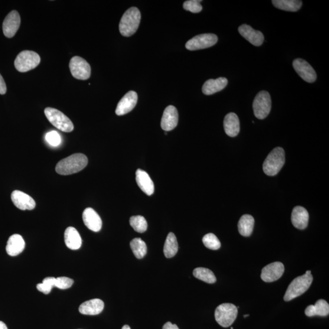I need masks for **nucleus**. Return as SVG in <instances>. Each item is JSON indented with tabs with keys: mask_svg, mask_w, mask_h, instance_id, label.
I'll list each match as a JSON object with an SVG mask.
<instances>
[{
	"mask_svg": "<svg viewBox=\"0 0 329 329\" xmlns=\"http://www.w3.org/2000/svg\"><path fill=\"white\" fill-rule=\"evenodd\" d=\"M45 114L48 121L61 131L70 132L73 131L72 122L60 110L47 107L45 109Z\"/></svg>",
	"mask_w": 329,
	"mask_h": 329,
	"instance_id": "423d86ee",
	"label": "nucleus"
},
{
	"mask_svg": "<svg viewBox=\"0 0 329 329\" xmlns=\"http://www.w3.org/2000/svg\"><path fill=\"white\" fill-rule=\"evenodd\" d=\"M254 226V218L250 215L247 214L244 215L241 217L239 223H238L239 232L243 237H249L251 235Z\"/></svg>",
	"mask_w": 329,
	"mask_h": 329,
	"instance_id": "bb28decb",
	"label": "nucleus"
},
{
	"mask_svg": "<svg viewBox=\"0 0 329 329\" xmlns=\"http://www.w3.org/2000/svg\"><path fill=\"white\" fill-rule=\"evenodd\" d=\"M21 16L17 11H12L6 16L3 24V31L5 36L12 38L14 36L21 25Z\"/></svg>",
	"mask_w": 329,
	"mask_h": 329,
	"instance_id": "ddd939ff",
	"label": "nucleus"
},
{
	"mask_svg": "<svg viewBox=\"0 0 329 329\" xmlns=\"http://www.w3.org/2000/svg\"><path fill=\"white\" fill-rule=\"evenodd\" d=\"M162 329H179L177 326V325L172 324L171 322H167V323L165 324L164 326H163Z\"/></svg>",
	"mask_w": 329,
	"mask_h": 329,
	"instance_id": "ea45409f",
	"label": "nucleus"
},
{
	"mask_svg": "<svg viewBox=\"0 0 329 329\" xmlns=\"http://www.w3.org/2000/svg\"><path fill=\"white\" fill-rule=\"evenodd\" d=\"M122 329H131L128 325H125Z\"/></svg>",
	"mask_w": 329,
	"mask_h": 329,
	"instance_id": "79ce46f5",
	"label": "nucleus"
},
{
	"mask_svg": "<svg viewBox=\"0 0 329 329\" xmlns=\"http://www.w3.org/2000/svg\"><path fill=\"white\" fill-rule=\"evenodd\" d=\"M237 314L238 308L235 305L224 303L217 307L215 312V317L221 326L228 327L235 321Z\"/></svg>",
	"mask_w": 329,
	"mask_h": 329,
	"instance_id": "0eeeda50",
	"label": "nucleus"
},
{
	"mask_svg": "<svg viewBox=\"0 0 329 329\" xmlns=\"http://www.w3.org/2000/svg\"><path fill=\"white\" fill-rule=\"evenodd\" d=\"M200 0H188L185 2L183 7L186 11H190L192 13H199L203 10V6L201 5Z\"/></svg>",
	"mask_w": 329,
	"mask_h": 329,
	"instance_id": "72a5a7b5",
	"label": "nucleus"
},
{
	"mask_svg": "<svg viewBox=\"0 0 329 329\" xmlns=\"http://www.w3.org/2000/svg\"><path fill=\"white\" fill-rule=\"evenodd\" d=\"M249 315H246L244 316V317L246 318L247 317H249Z\"/></svg>",
	"mask_w": 329,
	"mask_h": 329,
	"instance_id": "37998d69",
	"label": "nucleus"
},
{
	"mask_svg": "<svg viewBox=\"0 0 329 329\" xmlns=\"http://www.w3.org/2000/svg\"><path fill=\"white\" fill-rule=\"evenodd\" d=\"M11 200L15 206L22 210H31L35 207V202L34 199L21 191H13L11 194Z\"/></svg>",
	"mask_w": 329,
	"mask_h": 329,
	"instance_id": "2eb2a0df",
	"label": "nucleus"
},
{
	"mask_svg": "<svg viewBox=\"0 0 329 329\" xmlns=\"http://www.w3.org/2000/svg\"><path fill=\"white\" fill-rule=\"evenodd\" d=\"M309 215L307 210L301 206H296L292 211L293 225L298 229H305L308 226Z\"/></svg>",
	"mask_w": 329,
	"mask_h": 329,
	"instance_id": "6ab92c4d",
	"label": "nucleus"
},
{
	"mask_svg": "<svg viewBox=\"0 0 329 329\" xmlns=\"http://www.w3.org/2000/svg\"><path fill=\"white\" fill-rule=\"evenodd\" d=\"M56 279V278H54V277H48V278L44 279L43 283L53 288L55 286Z\"/></svg>",
	"mask_w": 329,
	"mask_h": 329,
	"instance_id": "4c0bfd02",
	"label": "nucleus"
},
{
	"mask_svg": "<svg viewBox=\"0 0 329 329\" xmlns=\"http://www.w3.org/2000/svg\"><path fill=\"white\" fill-rule=\"evenodd\" d=\"M0 329H8L7 325L3 321H0Z\"/></svg>",
	"mask_w": 329,
	"mask_h": 329,
	"instance_id": "a19ab883",
	"label": "nucleus"
},
{
	"mask_svg": "<svg viewBox=\"0 0 329 329\" xmlns=\"http://www.w3.org/2000/svg\"><path fill=\"white\" fill-rule=\"evenodd\" d=\"M313 276L311 275H305L297 277L291 283L286 289L284 301L288 302L293 299L300 296L307 291L313 282Z\"/></svg>",
	"mask_w": 329,
	"mask_h": 329,
	"instance_id": "20e7f679",
	"label": "nucleus"
},
{
	"mask_svg": "<svg viewBox=\"0 0 329 329\" xmlns=\"http://www.w3.org/2000/svg\"><path fill=\"white\" fill-rule=\"evenodd\" d=\"M6 91H7V88H6V83L0 74V94H4L6 93Z\"/></svg>",
	"mask_w": 329,
	"mask_h": 329,
	"instance_id": "58836bf2",
	"label": "nucleus"
},
{
	"mask_svg": "<svg viewBox=\"0 0 329 329\" xmlns=\"http://www.w3.org/2000/svg\"><path fill=\"white\" fill-rule=\"evenodd\" d=\"M104 304L100 299H93L83 303L80 306L79 311L81 314L86 315H96L103 311Z\"/></svg>",
	"mask_w": 329,
	"mask_h": 329,
	"instance_id": "4be33fe9",
	"label": "nucleus"
},
{
	"mask_svg": "<svg viewBox=\"0 0 329 329\" xmlns=\"http://www.w3.org/2000/svg\"><path fill=\"white\" fill-rule=\"evenodd\" d=\"M65 243L71 250L79 249L82 245V239L78 231L73 227L67 228L64 234Z\"/></svg>",
	"mask_w": 329,
	"mask_h": 329,
	"instance_id": "b1692460",
	"label": "nucleus"
},
{
	"mask_svg": "<svg viewBox=\"0 0 329 329\" xmlns=\"http://www.w3.org/2000/svg\"><path fill=\"white\" fill-rule=\"evenodd\" d=\"M305 314L308 317L314 316L327 317L329 314V305L324 299H320L316 302L315 305H308L305 309Z\"/></svg>",
	"mask_w": 329,
	"mask_h": 329,
	"instance_id": "a878e982",
	"label": "nucleus"
},
{
	"mask_svg": "<svg viewBox=\"0 0 329 329\" xmlns=\"http://www.w3.org/2000/svg\"><path fill=\"white\" fill-rule=\"evenodd\" d=\"M141 20V14L139 9L132 7L127 10L120 22V33L125 37L131 36L138 30Z\"/></svg>",
	"mask_w": 329,
	"mask_h": 329,
	"instance_id": "f03ea898",
	"label": "nucleus"
},
{
	"mask_svg": "<svg viewBox=\"0 0 329 329\" xmlns=\"http://www.w3.org/2000/svg\"><path fill=\"white\" fill-rule=\"evenodd\" d=\"M130 225L133 230L139 233H145L148 228L147 221L145 218L141 216H133L130 218Z\"/></svg>",
	"mask_w": 329,
	"mask_h": 329,
	"instance_id": "2f4dec72",
	"label": "nucleus"
},
{
	"mask_svg": "<svg viewBox=\"0 0 329 329\" xmlns=\"http://www.w3.org/2000/svg\"><path fill=\"white\" fill-rule=\"evenodd\" d=\"M253 107L256 118L265 119L272 109V99L269 93L264 90L260 92L254 100Z\"/></svg>",
	"mask_w": 329,
	"mask_h": 329,
	"instance_id": "6e6552de",
	"label": "nucleus"
},
{
	"mask_svg": "<svg viewBox=\"0 0 329 329\" xmlns=\"http://www.w3.org/2000/svg\"><path fill=\"white\" fill-rule=\"evenodd\" d=\"M285 162L284 150L281 147H277L273 149L263 162V171L269 177L278 175L284 165Z\"/></svg>",
	"mask_w": 329,
	"mask_h": 329,
	"instance_id": "7ed1b4c3",
	"label": "nucleus"
},
{
	"mask_svg": "<svg viewBox=\"0 0 329 329\" xmlns=\"http://www.w3.org/2000/svg\"><path fill=\"white\" fill-rule=\"evenodd\" d=\"M179 120L178 110L169 106L164 110L161 120V128L165 131H170L177 126Z\"/></svg>",
	"mask_w": 329,
	"mask_h": 329,
	"instance_id": "dca6fc26",
	"label": "nucleus"
},
{
	"mask_svg": "<svg viewBox=\"0 0 329 329\" xmlns=\"http://www.w3.org/2000/svg\"><path fill=\"white\" fill-rule=\"evenodd\" d=\"M74 281L73 279L67 278V277H60L56 279L55 287L61 289H66L71 287L73 285Z\"/></svg>",
	"mask_w": 329,
	"mask_h": 329,
	"instance_id": "f704fd0d",
	"label": "nucleus"
},
{
	"mask_svg": "<svg viewBox=\"0 0 329 329\" xmlns=\"http://www.w3.org/2000/svg\"><path fill=\"white\" fill-rule=\"evenodd\" d=\"M69 67L71 74L77 80H87L90 77V64L82 57L74 56L71 58Z\"/></svg>",
	"mask_w": 329,
	"mask_h": 329,
	"instance_id": "1a4fd4ad",
	"label": "nucleus"
},
{
	"mask_svg": "<svg viewBox=\"0 0 329 329\" xmlns=\"http://www.w3.org/2000/svg\"><path fill=\"white\" fill-rule=\"evenodd\" d=\"M83 220L85 225L93 232H99L102 229V220L99 215L92 208H87L83 214Z\"/></svg>",
	"mask_w": 329,
	"mask_h": 329,
	"instance_id": "a211bd4d",
	"label": "nucleus"
},
{
	"mask_svg": "<svg viewBox=\"0 0 329 329\" xmlns=\"http://www.w3.org/2000/svg\"><path fill=\"white\" fill-rule=\"evenodd\" d=\"M273 5L283 11L296 12L301 9L302 2L299 0H273Z\"/></svg>",
	"mask_w": 329,
	"mask_h": 329,
	"instance_id": "cd10ccee",
	"label": "nucleus"
},
{
	"mask_svg": "<svg viewBox=\"0 0 329 329\" xmlns=\"http://www.w3.org/2000/svg\"><path fill=\"white\" fill-rule=\"evenodd\" d=\"M178 243L177 237L175 234L169 233L166 239L164 247V253L167 258H171L174 257L178 251Z\"/></svg>",
	"mask_w": 329,
	"mask_h": 329,
	"instance_id": "c85d7f7f",
	"label": "nucleus"
},
{
	"mask_svg": "<svg viewBox=\"0 0 329 329\" xmlns=\"http://www.w3.org/2000/svg\"><path fill=\"white\" fill-rule=\"evenodd\" d=\"M87 164V156L81 153H77L59 162L56 165V171L61 175H73L83 170Z\"/></svg>",
	"mask_w": 329,
	"mask_h": 329,
	"instance_id": "f257e3e1",
	"label": "nucleus"
},
{
	"mask_svg": "<svg viewBox=\"0 0 329 329\" xmlns=\"http://www.w3.org/2000/svg\"><path fill=\"white\" fill-rule=\"evenodd\" d=\"M224 129L228 136L234 138L240 132V121L235 113L227 114L224 119Z\"/></svg>",
	"mask_w": 329,
	"mask_h": 329,
	"instance_id": "5701e85b",
	"label": "nucleus"
},
{
	"mask_svg": "<svg viewBox=\"0 0 329 329\" xmlns=\"http://www.w3.org/2000/svg\"><path fill=\"white\" fill-rule=\"evenodd\" d=\"M230 328H231V329H234V328H233V327H231Z\"/></svg>",
	"mask_w": 329,
	"mask_h": 329,
	"instance_id": "c03bdc74",
	"label": "nucleus"
},
{
	"mask_svg": "<svg viewBox=\"0 0 329 329\" xmlns=\"http://www.w3.org/2000/svg\"><path fill=\"white\" fill-rule=\"evenodd\" d=\"M217 42L218 37L216 34H203L198 35L189 40L185 44V47L190 51L202 50L214 46Z\"/></svg>",
	"mask_w": 329,
	"mask_h": 329,
	"instance_id": "9d476101",
	"label": "nucleus"
},
{
	"mask_svg": "<svg viewBox=\"0 0 329 329\" xmlns=\"http://www.w3.org/2000/svg\"><path fill=\"white\" fill-rule=\"evenodd\" d=\"M37 288L39 292H42L45 295L49 294L52 289L50 286H48L43 282L38 283V284L37 285Z\"/></svg>",
	"mask_w": 329,
	"mask_h": 329,
	"instance_id": "e433bc0d",
	"label": "nucleus"
},
{
	"mask_svg": "<svg viewBox=\"0 0 329 329\" xmlns=\"http://www.w3.org/2000/svg\"><path fill=\"white\" fill-rule=\"evenodd\" d=\"M130 246L136 258L139 259L143 258L147 253L145 242L140 238L133 239L130 243Z\"/></svg>",
	"mask_w": 329,
	"mask_h": 329,
	"instance_id": "c756f323",
	"label": "nucleus"
},
{
	"mask_svg": "<svg viewBox=\"0 0 329 329\" xmlns=\"http://www.w3.org/2000/svg\"><path fill=\"white\" fill-rule=\"evenodd\" d=\"M239 33L254 46L259 47L264 41V35L262 32L256 31L250 26L244 24L239 28Z\"/></svg>",
	"mask_w": 329,
	"mask_h": 329,
	"instance_id": "f3484780",
	"label": "nucleus"
},
{
	"mask_svg": "<svg viewBox=\"0 0 329 329\" xmlns=\"http://www.w3.org/2000/svg\"><path fill=\"white\" fill-rule=\"evenodd\" d=\"M138 94L134 91H129L120 101L117 105L115 113L117 115H125L132 111L138 103Z\"/></svg>",
	"mask_w": 329,
	"mask_h": 329,
	"instance_id": "4468645a",
	"label": "nucleus"
},
{
	"mask_svg": "<svg viewBox=\"0 0 329 329\" xmlns=\"http://www.w3.org/2000/svg\"><path fill=\"white\" fill-rule=\"evenodd\" d=\"M193 276L195 278L207 283H214L217 281V278L214 273L210 269L203 267L194 269Z\"/></svg>",
	"mask_w": 329,
	"mask_h": 329,
	"instance_id": "7c9ffc66",
	"label": "nucleus"
},
{
	"mask_svg": "<svg viewBox=\"0 0 329 329\" xmlns=\"http://www.w3.org/2000/svg\"><path fill=\"white\" fill-rule=\"evenodd\" d=\"M25 242L23 237L19 234H14L9 237L6 245V250L10 256H17L24 251Z\"/></svg>",
	"mask_w": 329,
	"mask_h": 329,
	"instance_id": "412c9836",
	"label": "nucleus"
},
{
	"mask_svg": "<svg viewBox=\"0 0 329 329\" xmlns=\"http://www.w3.org/2000/svg\"><path fill=\"white\" fill-rule=\"evenodd\" d=\"M46 141L51 146H57L61 143V138L56 131H51L47 133Z\"/></svg>",
	"mask_w": 329,
	"mask_h": 329,
	"instance_id": "c9c22d12",
	"label": "nucleus"
},
{
	"mask_svg": "<svg viewBox=\"0 0 329 329\" xmlns=\"http://www.w3.org/2000/svg\"><path fill=\"white\" fill-rule=\"evenodd\" d=\"M284 271V265L282 263L273 262L262 269L261 279L265 282H273L281 278Z\"/></svg>",
	"mask_w": 329,
	"mask_h": 329,
	"instance_id": "f8f14e48",
	"label": "nucleus"
},
{
	"mask_svg": "<svg viewBox=\"0 0 329 329\" xmlns=\"http://www.w3.org/2000/svg\"><path fill=\"white\" fill-rule=\"evenodd\" d=\"M227 83V80L223 77L218 78L217 80H208L204 84L202 90L206 95H211L224 89Z\"/></svg>",
	"mask_w": 329,
	"mask_h": 329,
	"instance_id": "393cba45",
	"label": "nucleus"
},
{
	"mask_svg": "<svg viewBox=\"0 0 329 329\" xmlns=\"http://www.w3.org/2000/svg\"><path fill=\"white\" fill-rule=\"evenodd\" d=\"M41 63V57L34 51L21 52L16 57L14 66L19 72L25 73L36 68Z\"/></svg>",
	"mask_w": 329,
	"mask_h": 329,
	"instance_id": "39448f33",
	"label": "nucleus"
},
{
	"mask_svg": "<svg viewBox=\"0 0 329 329\" xmlns=\"http://www.w3.org/2000/svg\"><path fill=\"white\" fill-rule=\"evenodd\" d=\"M296 72L306 82L312 83L317 80V73L307 61L302 59H296L293 63Z\"/></svg>",
	"mask_w": 329,
	"mask_h": 329,
	"instance_id": "9b49d317",
	"label": "nucleus"
},
{
	"mask_svg": "<svg viewBox=\"0 0 329 329\" xmlns=\"http://www.w3.org/2000/svg\"><path fill=\"white\" fill-rule=\"evenodd\" d=\"M203 242L205 246L211 250H218L220 248L221 243L217 237L214 234H206L203 237Z\"/></svg>",
	"mask_w": 329,
	"mask_h": 329,
	"instance_id": "473e14b6",
	"label": "nucleus"
},
{
	"mask_svg": "<svg viewBox=\"0 0 329 329\" xmlns=\"http://www.w3.org/2000/svg\"><path fill=\"white\" fill-rule=\"evenodd\" d=\"M136 181L139 187L148 196H151L154 192V185L149 176L145 171L138 169L136 171Z\"/></svg>",
	"mask_w": 329,
	"mask_h": 329,
	"instance_id": "aec40b11",
	"label": "nucleus"
}]
</instances>
